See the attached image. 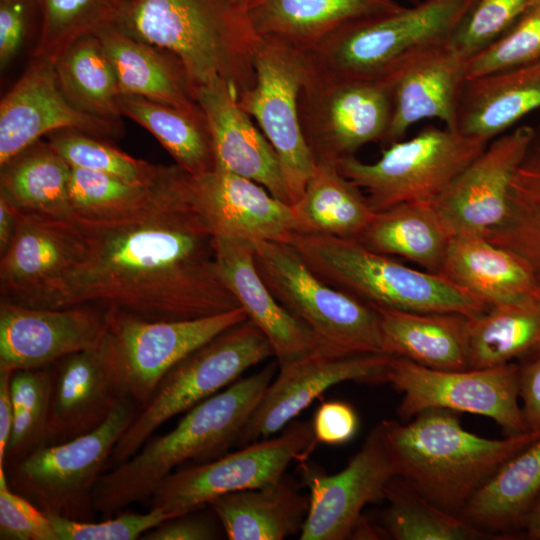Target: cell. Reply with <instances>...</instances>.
Here are the masks:
<instances>
[{
    "mask_svg": "<svg viewBox=\"0 0 540 540\" xmlns=\"http://www.w3.org/2000/svg\"><path fill=\"white\" fill-rule=\"evenodd\" d=\"M40 22L37 0H0V68L18 56L32 24Z\"/></svg>",
    "mask_w": 540,
    "mask_h": 540,
    "instance_id": "cell-50",
    "label": "cell"
},
{
    "mask_svg": "<svg viewBox=\"0 0 540 540\" xmlns=\"http://www.w3.org/2000/svg\"><path fill=\"white\" fill-rule=\"evenodd\" d=\"M247 319L242 307L192 320L153 321L107 308L94 349L123 398L143 408L162 378L181 359L224 330Z\"/></svg>",
    "mask_w": 540,
    "mask_h": 540,
    "instance_id": "cell-9",
    "label": "cell"
},
{
    "mask_svg": "<svg viewBox=\"0 0 540 540\" xmlns=\"http://www.w3.org/2000/svg\"><path fill=\"white\" fill-rule=\"evenodd\" d=\"M519 365V398L526 430L540 431V349Z\"/></svg>",
    "mask_w": 540,
    "mask_h": 540,
    "instance_id": "cell-53",
    "label": "cell"
},
{
    "mask_svg": "<svg viewBox=\"0 0 540 540\" xmlns=\"http://www.w3.org/2000/svg\"><path fill=\"white\" fill-rule=\"evenodd\" d=\"M214 254L222 280L247 318L269 340L279 367L315 353H328L316 335L276 299L261 278L252 242L215 235Z\"/></svg>",
    "mask_w": 540,
    "mask_h": 540,
    "instance_id": "cell-24",
    "label": "cell"
},
{
    "mask_svg": "<svg viewBox=\"0 0 540 540\" xmlns=\"http://www.w3.org/2000/svg\"><path fill=\"white\" fill-rule=\"evenodd\" d=\"M175 165L151 184L129 182L121 178L71 167L69 197L72 214L89 218H115L144 207L169 177Z\"/></svg>",
    "mask_w": 540,
    "mask_h": 540,
    "instance_id": "cell-43",
    "label": "cell"
},
{
    "mask_svg": "<svg viewBox=\"0 0 540 540\" xmlns=\"http://www.w3.org/2000/svg\"><path fill=\"white\" fill-rule=\"evenodd\" d=\"M63 129L103 140L124 133L121 119L96 117L74 106L59 85L53 62L33 58L0 103V166Z\"/></svg>",
    "mask_w": 540,
    "mask_h": 540,
    "instance_id": "cell-19",
    "label": "cell"
},
{
    "mask_svg": "<svg viewBox=\"0 0 540 540\" xmlns=\"http://www.w3.org/2000/svg\"><path fill=\"white\" fill-rule=\"evenodd\" d=\"M19 209L0 196V256L10 247L18 227Z\"/></svg>",
    "mask_w": 540,
    "mask_h": 540,
    "instance_id": "cell-55",
    "label": "cell"
},
{
    "mask_svg": "<svg viewBox=\"0 0 540 540\" xmlns=\"http://www.w3.org/2000/svg\"><path fill=\"white\" fill-rule=\"evenodd\" d=\"M535 134L522 125L491 140L431 203L453 236H486L506 217L511 183Z\"/></svg>",
    "mask_w": 540,
    "mask_h": 540,
    "instance_id": "cell-17",
    "label": "cell"
},
{
    "mask_svg": "<svg viewBox=\"0 0 540 540\" xmlns=\"http://www.w3.org/2000/svg\"><path fill=\"white\" fill-rule=\"evenodd\" d=\"M540 495V437L505 461L471 496L459 516L494 534L522 529Z\"/></svg>",
    "mask_w": 540,
    "mask_h": 540,
    "instance_id": "cell-33",
    "label": "cell"
},
{
    "mask_svg": "<svg viewBox=\"0 0 540 540\" xmlns=\"http://www.w3.org/2000/svg\"><path fill=\"white\" fill-rule=\"evenodd\" d=\"M192 177L196 200L215 235L250 242L290 240L294 233L291 205L260 184L218 168Z\"/></svg>",
    "mask_w": 540,
    "mask_h": 540,
    "instance_id": "cell-25",
    "label": "cell"
},
{
    "mask_svg": "<svg viewBox=\"0 0 540 540\" xmlns=\"http://www.w3.org/2000/svg\"><path fill=\"white\" fill-rule=\"evenodd\" d=\"M476 0H421L391 13L361 18L306 52L314 71L381 79L405 60L451 40Z\"/></svg>",
    "mask_w": 540,
    "mask_h": 540,
    "instance_id": "cell-6",
    "label": "cell"
},
{
    "mask_svg": "<svg viewBox=\"0 0 540 540\" xmlns=\"http://www.w3.org/2000/svg\"><path fill=\"white\" fill-rule=\"evenodd\" d=\"M0 196L20 211L69 218L71 166L42 139L0 166Z\"/></svg>",
    "mask_w": 540,
    "mask_h": 540,
    "instance_id": "cell-36",
    "label": "cell"
},
{
    "mask_svg": "<svg viewBox=\"0 0 540 540\" xmlns=\"http://www.w3.org/2000/svg\"><path fill=\"white\" fill-rule=\"evenodd\" d=\"M485 237L525 258L540 282V127L514 174L506 217Z\"/></svg>",
    "mask_w": 540,
    "mask_h": 540,
    "instance_id": "cell-41",
    "label": "cell"
},
{
    "mask_svg": "<svg viewBox=\"0 0 540 540\" xmlns=\"http://www.w3.org/2000/svg\"><path fill=\"white\" fill-rule=\"evenodd\" d=\"M469 368L510 363L540 349V296L492 305L469 318Z\"/></svg>",
    "mask_w": 540,
    "mask_h": 540,
    "instance_id": "cell-38",
    "label": "cell"
},
{
    "mask_svg": "<svg viewBox=\"0 0 540 540\" xmlns=\"http://www.w3.org/2000/svg\"><path fill=\"white\" fill-rule=\"evenodd\" d=\"M522 529L529 539L540 540V495L525 516Z\"/></svg>",
    "mask_w": 540,
    "mask_h": 540,
    "instance_id": "cell-56",
    "label": "cell"
},
{
    "mask_svg": "<svg viewBox=\"0 0 540 540\" xmlns=\"http://www.w3.org/2000/svg\"><path fill=\"white\" fill-rule=\"evenodd\" d=\"M46 137L52 148L73 168L101 172L139 184L158 181L169 168L134 158L103 139L77 130H58Z\"/></svg>",
    "mask_w": 540,
    "mask_h": 540,
    "instance_id": "cell-45",
    "label": "cell"
},
{
    "mask_svg": "<svg viewBox=\"0 0 540 540\" xmlns=\"http://www.w3.org/2000/svg\"><path fill=\"white\" fill-rule=\"evenodd\" d=\"M299 115L315 163L337 165L364 145L383 142L392 115L391 85L385 78L325 75L310 65Z\"/></svg>",
    "mask_w": 540,
    "mask_h": 540,
    "instance_id": "cell-12",
    "label": "cell"
},
{
    "mask_svg": "<svg viewBox=\"0 0 540 540\" xmlns=\"http://www.w3.org/2000/svg\"><path fill=\"white\" fill-rule=\"evenodd\" d=\"M370 306L378 316L384 353L437 370L469 369V317Z\"/></svg>",
    "mask_w": 540,
    "mask_h": 540,
    "instance_id": "cell-29",
    "label": "cell"
},
{
    "mask_svg": "<svg viewBox=\"0 0 540 540\" xmlns=\"http://www.w3.org/2000/svg\"><path fill=\"white\" fill-rule=\"evenodd\" d=\"M95 34L112 63L121 94L185 109L198 107L187 73L173 54L132 37L115 24Z\"/></svg>",
    "mask_w": 540,
    "mask_h": 540,
    "instance_id": "cell-31",
    "label": "cell"
},
{
    "mask_svg": "<svg viewBox=\"0 0 540 540\" xmlns=\"http://www.w3.org/2000/svg\"><path fill=\"white\" fill-rule=\"evenodd\" d=\"M382 513L386 533L395 540H481L497 537L447 512L394 476L386 486Z\"/></svg>",
    "mask_w": 540,
    "mask_h": 540,
    "instance_id": "cell-40",
    "label": "cell"
},
{
    "mask_svg": "<svg viewBox=\"0 0 540 540\" xmlns=\"http://www.w3.org/2000/svg\"><path fill=\"white\" fill-rule=\"evenodd\" d=\"M395 476L443 510L459 515L471 496L509 458L540 437L527 430L488 439L462 428L455 411L428 409L402 424H378Z\"/></svg>",
    "mask_w": 540,
    "mask_h": 540,
    "instance_id": "cell-3",
    "label": "cell"
},
{
    "mask_svg": "<svg viewBox=\"0 0 540 540\" xmlns=\"http://www.w3.org/2000/svg\"><path fill=\"white\" fill-rule=\"evenodd\" d=\"M252 243L261 278L328 353H384L378 316L372 306L318 277L288 242Z\"/></svg>",
    "mask_w": 540,
    "mask_h": 540,
    "instance_id": "cell-8",
    "label": "cell"
},
{
    "mask_svg": "<svg viewBox=\"0 0 540 540\" xmlns=\"http://www.w3.org/2000/svg\"><path fill=\"white\" fill-rule=\"evenodd\" d=\"M59 540H135L172 518L159 508L147 513H121L114 518L96 522L75 521L58 515L47 514Z\"/></svg>",
    "mask_w": 540,
    "mask_h": 540,
    "instance_id": "cell-48",
    "label": "cell"
},
{
    "mask_svg": "<svg viewBox=\"0 0 540 540\" xmlns=\"http://www.w3.org/2000/svg\"><path fill=\"white\" fill-rule=\"evenodd\" d=\"M52 364L14 370L11 395L14 421L3 465L14 463L43 444L47 423Z\"/></svg>",
    "mask_w": 540,
    "mask_h": 540,
    "instance_id": "cell-44",
    "label": "cell"
},
{
    "mask_svg": "<svg viewBox=\"0 0 540 540\" xmlns=\"http://www.w3.org/2000/svg\"><path fill=\"white\" fill-rule=\"evenodd\" d=\"M118 105L122 116L150 132L191 176L215 169L211 133L201 108L174 107L143 97L121 94Z\"/></svg>",
    "mask_w": 540,
    "mask_h": 540,
    "instance_id": "cell-37",
    "label": "cell"
},
{
    "mask_svg": "<svg viewBox=\"0 0 540 540\" xmlns=\"http://www.w3.org/2000/svg\"><path fill=\"white\" fill-rule=\"evenodd\" d=\"M234 6L245 11V9L256 0H229Z\"/></svg>",
    "mask_w": 540,
    "mask_h": 540,
    "instance_id": "cell-57",
    "label": "cell"
},
{
    "mask_svg": "<svg viewBox=\"0 0 540 540\" xmlns=\"http://www.w3.org/2000/svg\"><path fill=\"white\" fill-rule=\"evenodd\" d=\"M197 511L181 514L160 523L145 532L142 540H211L216 539L217 530L207 518Z\"/></svg>",
    "mask_w": 540,
    "mask_h": 540,
    "instance_id": "cell-52",
    "label": "cell"
},
{
    "mask_svg": "<svg viewBox=\"0 0 540 540\" xmlns=\"http://www.w3.org/2000/svg\"><path fill=\"white\" fill-rule=\"evenodd\" d=\"M318 443L340 445L350 441L356 434L359 419L354 408L340 400L323 402L311 422Z\"/></svg>",
    "mask_w": 540,
    "mask_h": 540,
    "instance_id": "cell-51",
    "label": "cell"
},
{
    "mask_svg": "<svg viewBox=\"0 0 540 540\" xmlns=\"http://www.w3.org/2000/svg\"><path fill=\"white\" fill-rule=\"evenodd\" d=\"M291 207L294 233L344 239L359 240L375 215L362 190L330 163H316Z\"/></svg>",
    "mask_w": 540,
    "mask_h": 540,
    "instance_id": "cell-34",
    "label": "cell"
},
{
    "mask_svg": "<svg viewBox=\"0 0 540 540\" xmlns=\"http://www.w3.org/2000/svg\"><path fill=\"white\" fill-rule=\"evenodd\" d=\"M107 308L84 304L32 308L0 300V369L51 365L68 355L95 349Z\"/></svg>",
    "mask_w": 540,
    "mask_h": 540,
    "instance_id": "cell-21",
    "label": "cell"
},
{
    "mask_svg": "<svg viewBox=\"0 0 540 540\" xmlns=\"http://www.w3.org/2000/svg\"><path fill=\"white\" fill-rule=\"evenodd\" d=\"M540 61V0H531L515 24L467 60V79Z\"/></svg>",
    "mask_w": 540,
    "mask_h": 540,
    "instance_id": "cell-46",
    "label": "cell"
},
{
    "mask_svg": "<svg viewBox=\"0 0 540 540\" xmlns=\"http://www.w3.org/2000/svg\"><path fill=\"white\" fill-rule=\"evenodd\" d=\"M209 505L230 540H282L300 534L310 501L284 475L260 488L224 494Z\"/></svg>",
    "mask_w": 540,
    "mask_h": 540,
    "instance_id": "cell-32",
    "label": "cell"
},
{
    "mask_svg": "<svg viewBox=\"0 0 540 540\" xmlns=\"http://www.w3.org/2000/svg\"><path fill=\"white\" fill-rule=\"evenodd\" d=\"M138 410L131 400L123 398L94 431L63 443L39 446L4 466L9 487L45 514L94 521V489Z\"/></svg>",
    "mask_w": 540,
    "mask_h": 540,
    "instance_id": "cell-10",
    "label": "cell"
},
{
    "mask_svg": "<svg viewBox=\"0 0 540 540\" xmlns=\"http://www.w3.org/2000/svg\"><path fill=\"white\" fill-rule=\"evenodd\" d=\"M277 363L239 378L200 402L168 433L148 439L129 459L99 478L93 492L96 513L111 517L146 499L181 464L216 459L236 445L249 418L273 380Z\"/></svg>",
    "mask_w": 540,
    "mask_h": 540,
    "instance_id": "cell-2",
    "label": "cell"
},
{
    "mask_svg": "<svg viewBox=\"0 0 540 540\" xmlns=\"http://www.w3.org/2000/svg\"><path fill=\"white\" fill-rule=\"evenodd\" d=\"M211 133L215 168L250 179L275 198L293 204L280 159L252 118L240 107L233 87L216 78L193 91Z\"/></svg>",
    "mask_w": 540,
    "mask_h": 540,
    "instance_id": "cell-23",
    "label": "cell"
},
{
    "mask_svg": "<svg viewBox=\"0 0 540 540\" xmlns=\"http://www.w3.org/2000/svg\"><path fill=\"white\" fill-rule=\"evenodd\" d=\"M115 25L173 54L193 91L222 78L237 95L253 82L258 36L229 0H126Z\"/></svg>",
    "mask_w": 540,
    "mask_h": 540,
    "instance_id": "cell-4",
    "label": "cell"
},
{
    "mask_svg": "<svg viewBox=\"0 0 540 540\" xmlns=\"http://www.w3.org/2000/svg\"><path fill=\"white\" fill-rule=\"evenodd\" d=\"M12 373V370L0 369V465L4 462L14 421L11 395Z\"/></svg>",
    "mask_w": 540,
    "mask_h": 540,
    "instance_id": "cell-54",
    "label": "cell"
},
{
    "mask_svg": "<svg viewBox=\"0 0 540 540\" xmlns=\"http://www.w3.org/2000/svg\"><path fill=\"white\" fill-rule=\"evenodd\" d=\"M488 143L445 126L427 127L412 138L389 144L373 163L351 156L337 167L366 192L376 213L404 202L432 201Z\"/></svg>",
    "mask_w": 540,
    "mask_h": 540,
    "instance_id": "cell-11",
    "label": "cell"
},
{
    "mask_svg": "<svg viewBox=\"0 0 540 540\" xmlns=\"http://www.w3.org/2000/svg\"><path fill=\"white\" fill-rule=\"evenodd\" d=\"M451 238L431 201H413L376 212L358 241L438 274Z\"/></svg>",
    "mask_w": 540,
    "mask_h": 540,
    "instance_id": "cell-35",
    "label": "cell"
},
{
    "mask_svg": "<svg viewBox=\"0 0 540 540\" xmlns=\"http://www.w3.org/2000/svg\"><path fill=\"white\" fill-rule=\"evenodd\" d=\"M52 62L59 85L74 106L96 117L121 119L118 79L96 34L78 38Z\"/></svg>",
    "mask_w": 540,
    "mask_h": 540,
    "instance_id": "cell-39",
    "label": "cell"
},
{
    "mask_svg": "<svg viewBox=\"0 0 540 540\" xmlns=\"http://www.w3.org/2000/svg\"><path fill=\"white\" fill-rule=\"evenodd\" d=\"M288 243L318 277L369 305L469 318L489 307L440 274L406 266L355 239L293 233Z\"/></svg>",
    "mask_w": 540,
    "mask_h": 540,
    "instance_id": "cell-5",
    "label": "cell"
},
{
    "mask_svg": "<svg viewBox=\"0 0 540 540\" xmlns=\"http://www.w3.org/2000/svg\"><path fill=\"white\" fill-rule=\"evenodd\" d=\"M85 257L83 236L70 217L19 210L15 237L0 256L1 299L32 308H62Z\"/></svg>",
    "mask_w": 540,
    "mask_h": 540,
    "instance_id": "cell-16",
    "label": "cell"
},
{
    "mask_svg": "<svg viewBox=\"0 0 540 540\" xmlns=\"http://www.w3.org/2000/svg\"><path fill=\"white\" fill-rule=\"evenodd\" d=\"M122 399L94 349L57 360L52 364L42 445L63 443L94 431L110 417Z\"/></svg>",
    "mask_w": 540,
    "mask_h": 540,
    "instance_id": "cell-26",
    "label": "cell"
},
{
    "mask_svg": "<svg viewBox=\"0 0 540 540\" xmlns=\"http://www.w3.org/2000/svg\"><path fill=\"white\" fill-rule=\"evenodd\" d=\"M391 355L315 353L281 366L245 425L237 445L270 438L330 387L344 381L378 384Z\"/></svg>",
    "mask_w": 540,
    "mask_h": 540,
    "instance_id": "cell-20",
    "label": "cell"
},
{
    "mask_svg": "<svg viewBox=\"0 0 540 540\" xmlns=\"http://www.w3.org/2000/svg\"><path fill=\"white\" fill-rule=\"evenodd\" d=\"M70 218L83 236L86 257L62 308L91 304L175 321L240 307L219 274L215 233L196 200L193 177L178 165L137 211Z\"/></svg>",
    "mask_w": 540,
    "mask_h": 540,
    "instance_id": "cell-1",
    "label": "cell"
},
{
    "mask_svg": "<svg viewBox=\"0 0 540 540\" xmlns=\"http://www.w3.org/2000/svg\"><path fill=\"white\" fill-rule=\"evenodd\" d=\"M40 26L33 58L54 61L78 38L115 24L126 0H37Z\"/></svg>",
    "mask_w": 540,
    "mask_h": 540,
    "instance_id": "cell-42",
    "label": "cell"
},
{
    "mask_svg": "<svg viewBox=\"0 0 540 540\" xmlns=\"http://www.w3.org/2000/svg\"><path fill=\"white\" fill-rule=\"evenodd\" d=\"M274 356L262 331L248 318L181 359L162 378L114 447V466L133 456L169 419L220 392L250 367Z\"/></svg>",
    "mask_w": 540,
    "mask_h": 540,
    "instance_id": "cell-7",
    "label": "cell"
},
{
    "mask_svg": "<svg viewBox=\"0 0 540 540\" xmlns=\"http://www.w3.org/2000/svg\"><path fill=\"white\" fill-rule=\"evenodd\" d=\"M540 109V61L467 79L456 128L490 142Z\"/></svg>",
    "mask_w": 540,
    "mask_h": 540,
    "instance_id": "cell-30",
    "label": "cell"
},
{
    "mask_svg": "<svg viewBox=\"0 0 540 540\" xmlns=\"http://www.w3.org/2000/svg\"><path fill=\"white\" fill-rule=\"evenodd\" d=\"M402 7L396 0H256L244 12L256 36L308 52L347 23Z\"/></svg>",
    "mask_w": 540,
    "mask_h": 540,
    "instance_id": "cell-28",
    "label": "cell"
},
{
    "mask_svg": "<svg viewBox=\"0 0 540 540\" xmlns=\"http://www.w3.org/2000/svg\"><path fill=\"white\" fill-rule=\"evenodd\" d=\"M531 0H476L454 32L451 43L467 60L504 35Z\"/></svg>",
    "mask_w": 540,
    "mask_h": 540,
    "instance_id": "cell-47",
    "label": "cell"
},
{
    "mask_svg": "<svg viewBox=\"0 0 540 540\" xmlns=\"http://www.w3.org/2000/svg\"><path fill=\"white\" fill-rule=\"evenodd\" d=\"M404 1H406L409 5H412V4H416L420 2L421 0H404Z\"/></svg>",
    "mask_w": 540,
    "mask_h": 540,
    "instance_id": "cell-58",
    "label": "cell"
},
{
    "mask_svg": "<svg viewBox=\"0 0 540 540\" xmlns=\"http://www.w3.org/2000/svg\"><path fill=\"white\" fill-rule=\"evenodd\" d=\"M0 539L59 540L47 514L9 487L3 466H0Z\"/></svg>",
    "mask_w": 540,
    "mask_h": 540,
    "instance_id": "cell-49",
    "label": "cell"
},
{
    "mask_svg": "<svg viewBox=\"0 0 540 540\" xmlns=\"http://www.w3.org/2000/svg\"><path fill=\"white\" fill-rule=\"evenodd\" d=\"M253 69L252 84L238 92L236 98L276 151L294 204L316 165L299 115L300 93L310 72L309 59L306 52L258 37Z\"/></svg>",
    "mask_w": 540,
    "mask_h": 540,
    "instance_id": "cell-13",
    "label": "cell"
},
{
    "mask_svg": "<svg viewBox=\"0 0 540 540\" xmlns=\"http://www.w3.org/2000/svg\"><path fill=\"white\" fill-rule=\"evenodd\" d=\"M303 485L309 488V511L300 540L349 538L362 509L384 500L385 489L395 476L378 424L346 467L333 475L300 462Z\"/></svg>",
    "mask_w": 540,
    "mask_h": 540,
    "instance_id": "cell-18",
    "label": "cell"
},
{
    "mask_svg": "<svg viewBox=\"0 0 540 540\" xmlns=\"http://www.w3.org/2000/svg\"><path fill=\"white\" fill-rule=\"evenodd\" d=\"M466 64L467 59L448 40L414 54L387 75L392 115L382 143L388 146L402 140L414 124L425 119L440 120L457 130Z\"/></svg>",
    "mask_w": 540,
    "mask_h": 540,
    "instance_id": "cell-22",
    "label": "cell"
},
{
    "mask_svg": "<svg viewBox=\"0 0 540 540\" xmlns=\"http://www.w3.org/2000/svg\"><path fill=\"white\" fill-rule=\"evenodd\" d=\"M403 394L397 413L409 420L428 409H447L491 418L507 436L527 431L519 406V365L437 370L391 356L384 375Z\"/></svg>",
    "mask_w": 540,
    "mask_h": 540,
    "instance_id": "cell-15",
    "label": "cell"
},
{
    "mask_svg": "<svg viewBox=\"0 0 540 540\" xmlns=\"http://www.w3.org/2000/svg\"><path fill=\"white\" fill-rule=\"evenodd\" d=\"M438 274L489 306L540 296L529 262L485 236H453Z\"/></svg>",
    "mask_w": 540,
    "mask_h": 540,
    "instance_id": "cell-27",
    "label": "cell"
},
{
    "mask_svg": "<svg viewBox=\"0 0 540 540\" xmlns=\"http://www.w3.org/2000/svg\"><path fill=\"white\" fill-rule=\"evenodd\" d=\"M317 443L311 422L290 423L278 437L173 471L152 494V507L175 517L198 511L224 494L272 484L291 462L306 460Z\"/></svg>",
    "mask_w": 540,
    "mask_h": 540,
    "instance_id": "cell-14",
    "label": "cell"
}]
</instances>
